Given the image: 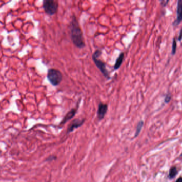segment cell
Returning <instances> with one entry per match:
<instances>
[{
	"mask_svg": "<svg viewBox=\"0 0 182 182\" xmlns=\"http://www.w3.org/2000/svg\"><path fill=\"white\" fill-rule=\"evenodd\" d=\"M177 172V168L175 167H172L169 171V177L171 178H173L176 175Z\"/></svg>",
	"mask_w": 182,
	"mask_h": 182,
	"instance_id": "8fae6325",
	"label": "cell"
},
{
	"mask_svg": "<svg viewBox=\"0 0 182 182\" xmlns=\"http://www.w3.org/2000/svg\"><path fill=\"white\" fill-rule=\"evenodd\" d=\"M176 46H177V44H176V39L175 38H174L173 41V44H172V54L173 55H174L176 53Z\"/></svg>",
	"mask_w": 182,
	"mask_h": 182,
	"instance_id": "7c38bea8",
	"label": "cell"
},
{
	"mask_svg": "<svg viewBox=\"0 0 182 182\" xmlns=\"http://www.w3.org/2000/svg\"><path fill=\"white\" fill-rule=\"evenodd\" d=\"M176 182H182V177H180L178 178Z\"/></svg>",
	"mask_w": 182,
	"mask_h": 182,
	"instance_id": "2e32d148",
	"label": "cell"
},
{
	"mask_svg": "<svg viewBox=\"0 0 182 182\" xmlns=\"http://www.w3.org/2000/svg\"><path fill=\"white\" fill-rule=\"evenodd\" d=\"M182 21V1L179 0L177 6V19L174 21V25H177Z\"/></svg>",
	"mask_w": 182,
	"mask_h": 182,
	"instance_id": "ba28073f",
	"label": "cell"
},
{
	"mask_svg": "<svg viewBox=\"0 0 182 182\" xmlns=\"http://www.w3.org/2000/svg\"><path fill=\"white\" fill-rule=\"evenodd\" d=\"M102 52L101 50H96L92 55V60L95 66L98 68L103 76L106 79L110 80L111 79V76L108 70L107 69L106 63L99 59V58L102 55Z\"/></svg>",
	"mask_w": 182,
	"mask_h": 182,
	"instance_id": "7a4b0ae2",
	"label": "cell"
},
{
	"mask_svg": "<svg viewBox=\"0 0 182 182\" xmlns=\"http://www.w3.org/2000/svg\"><path fill=\"white\" fill-rule=\"evenodd\" d=\"M143 125H144V122L142 120H141L139 122V123L137 125V127H136V132L135 134V137H137L139 135V134L141 132V129H142Z\"/></svg>",
	"mask_w": 182,
	"mask_h": 182,
	"instance_id": "30bf717a",
	"label": "cell"
},
{
	"mask_svg": "<svg viewBox=\"0 0 182 182\" xmlns=\"http://www.w3.org/2000/svg\"><path fill=\"white\" fill-rule=\"evenodd\" d=\"M85 121V119H75L69 124L67 128V133L73 132L75 129L82 126Z\"/></svg>",
	"mask_w": 182,
	"mask_h": 182,
	"instance_id": "52a82bcc",
	"label": "cell"
},
{
	"mask_svg": "<svg viewBox=\"0 0 182 182\" xmlns=\"http://www.w3.org/2000/svg\"><path fill=\"white\" fill-rule=\"evenodd\" d=\"M171 94H168L166 97H165V101L167 103H168V102H169V101L171 100Z\"/></svg>",
	"mask_w": 182,
	"mask_h": 182,
	"instance_id": "4fadbf2b",
	"label": "cell"
},
{
	"mask_svg": "<svg viewBox=\"0 0 182 182\" xmlns=\"http://www.w3.org/2000/svg\"><path fill=\"white\" fill-rule=\"evenodd\" d=\"M55 159H56V157H55V156H50L46 159V161H52Z\"/></svg>",
	"mask_w": 182,
	"mask_h": 182,
	"instance_id": "5bb4252c",
	"label": "cell"
},
{
	"mask_svg": "<svg viewBox=\"0 0 182 182\" xmlns=\"http://www.w3.org/2000/svg\"><path fill=\"white\" fill-rule=\"evenodd\" d=\"M108 110V105L107 104L100 102L98 104L97 111V118L99 121H101L105 118Z\"/></svg>",
	"mask_w": 182,
	"mask_h": 182,
	"instance_id": "8992f818",
	"label": "cell"
},
{
	"mask_svg": "<svg viewBox=\"0 0 182 182\" xmlns=\"http://www.w3.org/2000/svg\"><path fill=\"white\" fill-rule=\"evenodd\" d=\"M47 78L50 83L54 87L59 86L63 80V75L58 69L50 68L47 71Z\"/></svg>",
	"mask_w": 182,
	"mask_h": 182,
	"instance_id": "3957f363",
	"label": "cell"
},
{
	"mask_svg": "<svg viewBox=\"0 0 182 182\" xmlns=\"http://www.w3.org/2000/svg\"><path fill=\"white\" fill-rule=\"evenodd\" d=\"M124 58H125L124 53H123V52H121V53H120L119 54L118 57L116 59V60L115 63L114 64V71L118 70L120 67V66H121V65L124 62Z\"/></svg>",
	"mask_w": 182,
	"mask_h": 182,
	"instance_id": "9c48e42d",
	"label": "cell"
},
{
	"mask_svg": "<svg viewBox=\"0 0 182 182\" xmlns=\"http://www.w3.org/2000/svg\"><path fill=\"white\" fill-rule=\"evenodd\" d=\"M181 39H182V29H181V30L179 32V36H178V40L180 41L181 40Z\"/></svg>",
	"mask_w": 182,
	"mask_h": 182,
	"instance_id": "9a60e30c",
	"label": "cell"
},
{
	"mask_svg": "<svg viewBox=\"0 0 182 182\" xmlns=\"http://www.w3.org/2000/svg\"><path fill=\"white\" fill-rule=\"evenodd\" d=\"M70 37L73 45L78 49H83L86 44L83 33L76 16L73 15L69 26Z\"/></svg>",
	"mask_w": 182,
	"mask_h": 182,
	"instance_id": "6da1fadb",
	"label": "cell"
},
{
	"mask_svg": "<svg viewBox=\"0 0 182 182\" xmlns=\"http://www.w3.org/2000/svg\"><path fill=\"white\" fill-rule=\"evenodd\" d=\"M82 99L80 98L79 99V101H78L77 104V106L76 108H72L66 114V115L64 116V118H63L62 120L60 122V125H63L65 124H66L67 122H68L69 120H71L76 115V114L77 112L78 109L79 108V105H80V102L81 101Z\"/></svg>",
	"mask_w": 182,
	"mask_h": 182,
	"instance_id": "5b68a950",
	"label": "cell"
},
{
	"mask_svg": "<svg viewBox=\"0 0 182 182\" xmlns=\"http://www.w3.org/2000/svg\"><path fill=\"white\" fill-rule=\"evenodd\" d=\"M43 7L46 14L53 16L57 13L59 8V4L57 1L54 0H44L43 2Z\"/></svg>",
	"mask_w": 182,
	"mask_h": 182,
	"instance_id": "277c9868",
	"label": "cell"
}]
</instances>
